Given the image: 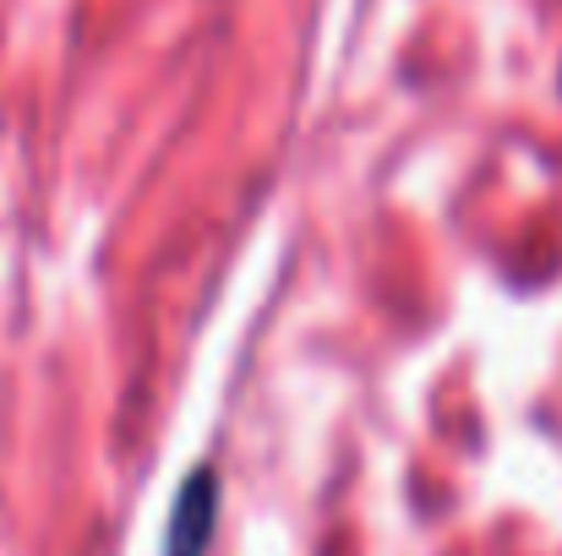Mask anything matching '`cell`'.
Wrapping results in <instances>:
<instances>
[{"label":"cell","instance_id":"1","mask_svg":"<svg viewBox=\"0 0 562 556\" xmlns=\"http://www.w3.org/2000/svg\"><path fill=\"white\" fill-rule=\"evenodd\" d=\"M213 530H218V475L202 464V469H191L181 497H176V519H170V535H165V556H207Z\"/></svg>","mask_w":562,"mask_h":556}]
</instances>
